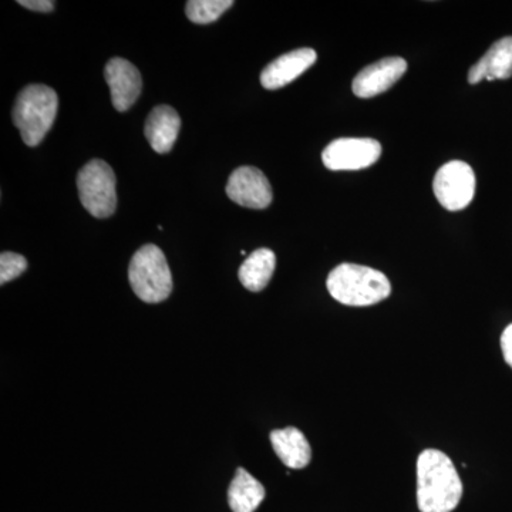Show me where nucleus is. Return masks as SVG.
I'll use <instances>...</instances> for the list:
<instances>
[{
  "label": "nucleus",
  "mask_w": 512,
  "mask_h": 512,
  "mask_svg": "<svg viewBox=\"0 0 512 512\" xmlns=\"http://www.w3.org/2000/svg\"><path fill=\"white\" fill-rule=\"evenodd\" d=\"M463 497V483L443 451L424 450L417 460V504L421 512H451Z\"/></svg>",
  "instance_id": "1"
},
{
  "label": "nucleus",
  "mask_w": 512,
  "mask_h": 512,
  "mask_svg": "<svg viewBox=\"0 0 512 512\" xmlns=\"http://www.w3.org/2000/svg\"><path fill=\"white\" fill-rule=\"evenodd\" d=\"M326 285L332 298L346 306L376 305L392 293V285L383 272L355 264L336 266Z\"/></svg>",
  "instance_id": "2"
},
{
  "label": "nucleus",
  "mask_w": 512,
  "mask_h": 512,
  "mask_svg": "<svg viewBox=\"0 0 512 512\" xmlns=\"http://www.w3.org/2000/svg\"><path fill=\"white\" fill-rule=\"evenodd\" d=\"M59 97L45 84H30L18 94L13 107V123L26 146L42 143L55 123Z\"/></svg>",
  "instance_id": "3"
},
{
  "label": "nucleus",
  "mask_w": 512,
  "mask_h": 512,
  "mask_svg": "<svg viewBox=\"0 0 512 512\" xmlns=\"http://www.w3.org/2000/svg\"><path fill=\"white\" fill-rule=\"evenodd\" d=\"M128 281L141 301H165L173 291V275L164 252L153 244L138 249L128 266Z\"/></svg>",
  "instance_id": "4"
},
{
  "label": "nucleus",
  "mask_w": 512,
  "mask_h": 512,
  "mask_svg": "<svg viewBox=\"0 0 512 512\" xmlns=\"http://www.w3.org/2000/svg\"><path fill=\"white\" fill-rule=\"evenodd\" d=\"M116 174L106 161L92 160L77 174L80 202L96 218H109L117 208Z\"/></svg>",
  "instance_id": "5"
},
{
  "label": "nucleus",
  "mask_w": 512,
  "mask_h": 512,
  "mask_svg": "<svg viewBox=\"0 0 512 512\" xmlns=\"http://www.w3.org/2000/svg\"><path fill=\"white\" fill-rule=\"evenodd\" d=\"M433 191L441 207L448 211L464 210L476 195V174L464 161H450L437 171Z\"/></svg>",
  "instance_id": "6"
},
{
  "label": "nucleus",
  "mask_w": 512,
  "mask_h": 512,
  "mask_svg": "<svg viewBox=\"0 0 512 512\" xmlns=\"http://www.w3.org/2000/svg\"><path fill=\"white\" fill-rule=\"evenodd\" d=\"M382 156V146L373 138H338L323 150L322 161L332 171L369 168Z\"/></svg>",
  "instance_id": "7"
},
{
  "label": "nucleus",
  "mask_w": 512,
  "mask_h": 512,
  "mask_svg": "<svg viewBox=\"0 0 512 512\" xmlns=\"http://www.w3.org/2000/svg\"><path fill=\"white\" fill-rule=\"evenodd\" d=\"M229 200L251 210H265L272 202V188L268 178L255 167H239L229 177L227 184Z\"/></svg>",
  "instance_id": "8"
},
{
  "label": "nucleus",
  "mask_w": 512,
  "mask_h": 512,
  "mask_svg": "<svg viewBox=\"0 0 512 512\" xmlns=\"http://www.w3.org/2000/svg\"><path fill=\"white\" fill-rule=\"evenodd\" d=\"M407 72L403 57H386L357 73L352 83L353 93L360 99H372L394 86Z\"/></svg>",
  "instance_id": "9"
},
{
  "label": "nucleus",
  "mask_w": 512,
  "mask_h": 512,
  "mask_svg": "<svg viewBox=\"0 0 512 512\" xmlns=\"http://www.w3.org/2000/svg\"><path fill=\"white\" fill-rule=\"evenodd\" d=\"M104 77L109 84L111 103L117 111L131 109L143 90V79L133 63L114 57L106 64Z\"/></svg>",
  "instance_id": "10"
},
{
  "label": "nucleus",
  "mask_w": 512,
  "mask_h": 512,
  "mask_svg": "<svg viewBox=\"0 0 512 512\" xmlns=\"http://www.w3.org/2000/svg\"><path fill=\"white\" fill-rule=\"evenodd\" d=\"M318 55L309 47L293 50L268 64L261 73V84L266 90L288 86L316 63Z\"/></svg>",
  "instance_id": "11"
},
{
  "label": "nucleus",
  "mask_w": 512,
  "mask_h": 512,
  "mask_svg": "<svg viewBox=\"0 0 512 512\" xmlns=\"http://www.w3.org/2000/svg\"><path fill=\"white\" fill-rule=\"evenodd\" d=\"M512 77V36L497 40L468 72V83L507 80Z\"/></svg>",
  "instance_id": "12"
},
{
  "label": "nucleus",
  "mask_w": 512,
  "mask_h": 512,
  "mask_svg": "<svg viewBox=\"0 0 512 512\" xmlns=\"http://www.w3.org/2000/svg\"><path fill=\"white\" fill-rule=\"evenodd\" d=\"M180 127V116L173 107L157 106L148 114L144 134L156 153L167 154L173 150Z\"/></svg>",
  "instance_id": "13"
},
{
  "label": "nucleus",
  "mask_w": 512,
  "mask_h": 512,
  "mask_svg": "<svg viewBox=\"0 0 512 512\" xmlns=\"http://www.w3.org/2000/svg\"><path fill=\"white\" fill-rule=\"evenodd\" d=\"M271 443L276 456L286 467L301 470L311 463L312 448L301 430L286 427L284 430L272 431Z\"/></svg>",
  "instance_id": "14"
},
{
  "label": "nucleus",
  "mask_w": 512,
  "mask_h": 512,
  "mask_svg": "<svg viewBox=\"0 0 512 512\" xmlns=\"http://www.w3.org/2000/svg\"><path fill=\"white\" fill-rule=\"evenodd\" d=\"M275 266L276 256L271 249H256L245 259L244 264L239 268V281L248 291H264L269 282H271Z\"/></svg>",
  "instance_id": "15"
},
{
  "label": "nucleus",
  "mask_w": 512,
  "mask_h": 512,
  "mask_svg": "<svg viewBox=\"0 0 512 512\" xmlns=\"http://www.w3.org/2000/svg\"><path fill=\"white\" fill-rule=\"evenodd\" d=\"M264 498V485L252 477L245 468H238L228 490V503L231 510L234 512H255Z\"/></svg>",
  "instance_id": "16"
},
{
  "label": "nucleus",
  "mask_w": 512,
  "mask_h": 512,
  "mask_svg": "<svg viewBox=\"0 0 512 512\" xmlns=\"http://www.w3.org/2000/svg\"><path fill=\"white\" fill-rule=\"evenodd\" d=\"M232 5V0H190L185 5V13L192 23L208 25L220 19Z\"/></svg>",
  "instance_id": "17"
},
{
  "label": "nucleus",
  "mask_w": 512,
  "mask_h": 512,
  "mask_svg": "<svg viewBox=\"0 0 512 512\" xmlns=\"http://www.w3.org/2000/svg\"><path fill=\"white\" fill-rule=\"evenodd\" d=\"M28 269L25 256L15 252H3L0 255V284L5 285L18 278Z\"/></svg>",
  "instance_id": "18"
},
{
  "label": "nucleus",
  "mask_w": 512,
  "mask_h": 512,
  "mask_svg": "<svg viewBox=\"0 0 512 512\" xmlns=\"http://www.w3.org/2000/svg\"><path fill=\"white\" fill-rule=\"evenodd\" d=\"M19 5L29 10H35V12H52L55 9V2L50 0H19Z\"/></svg>",
  "instance_id": "19"
},
{
  "label": "nucleus",
  "mask_w": 512,
  "mask_h": 512,
  "mask_svg": "<svg viewBox=\"0 0 512 512\" xmlns=\"http://www.w3.org/2000/svg\"><path fill=\"white\" fill-rule=\"evenodd\" d=\"M501 349H503L505 362L512 367V323L501 336Z\"/></svg>",
  "instance_id": "20"
}]
</instances>
